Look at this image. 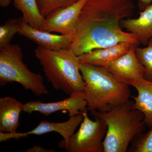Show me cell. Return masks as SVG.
<instances>
[{"label": "cell", "mask_w": 152, "mask_h": 152, "mask_svg": "<svg viewBox=\"0 0 152 152\" xmlns=\"http://www.w3.org/2000/svg\"><path fill=\"white\" fill-rule=\"evenodd\" d=\"M87 1L79 0L72 5L52 12L46 17L39 29L69 36L74 40L78 26L79 15Z\"/></svg>", "instance_id": "cell-7"}, {"label": "cell", "mask_w": 152, "mask_h": 152, "mask_svg": "<svg viewBox=\"0 0 152 152\" xmlns=\"http://www.w3.org/2000/svg\"><path fill=\"white\" fill-rule=\"evenodd\" d=\"M23 60L22 49L18 45L10 43L0 49V86L15 82L37 96L48 94L42 76L30 71Z\"/></svg>", "instance_id": "cell-5"}, {"label": "cell", "mask_w": 152, "mask_h": 152, "mask_svg": "<svg viewBox=\"0 0 152 152\" xmlns=\"http://www.w3.org/2000/svg\"><path fill=\"white\" fill-rule=\"evenodd\" d=\"M130 86L137 90L138 95L131 96L134 100L133 108L140 111L144 115L146 126L152 127V81L145 78L132 82Z\"/></svg>", "instance_id": "cell-15"}, {"label": "cell", "mask_w": 152, "mask_h": 152, "mask_svg": "<svg viewBox=\"0 0 152 152\" xmlns=\"http://www.w3.org/2000/svg\"><path fill=\"white\" fill-rule=\"evenodd\" d=\"M132 45L134 44L124 42L113 46L95 49L78 56L79 61L80 64H90L102 66L124 54L129 50Z\"/></svg>", "instance_id": "cell-13"}, {"label": "cell", "mask_w": 152, "mask_h": 152, "mask_svg": "<svg viewBox=\"0 0 152 152\" xmlns=\"http://www.w3.org/2000/svg\"><path fill=\"white\" fill-rule=\"evenodd\" d=\"M18 19H10L0 26V49L10 44L15 36L18 34Z\"/></svg>", "instance_id": "cell-19"}, {"label": "cell", "mask_w": 152, "mask_h": 152, "mask_svg": "<svg viewBox=\"0 0 152 152\" xmlns=\"http://www.w3.org/2000/svg\"><path fill=\"white\" fill-rule=\"evenodd\" d=\"M127 152H152V127L147 132L137 135L131 142Z\"/></svg>", "instance_id": "cell-18"}, {"label": "cell", "mask_w": 152, "mask_h": 152, "mask_svg": "<svg viewBox=\"0 0 152 152\" xmlns=\"http://www.w3.org/2000/svg\"><path fill=\"white\" fill-rule=\"evenodd\" d=\"M152 3V0H140L139 9L141 11H143L148 6Z\"/></svg>", "instance_id": "cell-22"}, {"label": "cell", "mask_w": 152, "mask_h": 152, "mask_svg": "<svg viewBox=\"0 0 152 152\" xmlns=\"http://www.w3.org/2000/svg\"><path fill=\"white\" fill-rule=\"evenodd\" d=\"M66 111L69 118L88 111L87 103L83 92H76L63 100L44 103L32 101L24 104L23 111L28 114L39 112L45 116L59 111Z\"/></svg>", "instance_id": "cell-9"}, {"label": "cell", "mask_w": 152, "mask_h": 152, "mask_svg": "<svg viewBox=\"0 0 152 152\" xmlns=\"http://www.w3.org/2000/svg\"><path fill=\"white\" fill-rule=\"evenodd\" d=\"M80 70L85 82L83 94L91 113L108 112L129 101V86L118 81L104 68L80 64Z\"/></svg>", "instance_id": "cell-2"}, {"label": "cell", "mask_w": 152, "mask_h": 152, "mask_svg": "<svg viewBox=\"0 0 152 152\" xmlns=\"http://www.w3.org/2000/svg\"><path fill=\"white\" fill-rule=\"evenodd\" d=\"M12 1V0H0V5L2 7H7Z\"/></svg>", "instance_id": "cell-23"}, {"label": "cell", "mask_w": 152, "mask_h": 152, "mask_svg": "<svg viewBox=\"0 0 152 152\" xmlns=\"http://www.w3.org/2000/svg\"><path fill=\"white\" fill-rule=\"evenodd\" d=\"M56 151L53 149H48L44 148L40 146L35 145L34 146L28 149L26 152H56Z\"/></svg>", "instance_id": "cell-21"}, {"label": "cell", "mask_w": 152, "mask_h": 152, "mask_svg": "<svg viewBox=\"0 0 152 152\" xmlns=\"http://www.w3.org/2000/svg\"><path fill=\"white\" fill-rule=\"evenodd\" d=\"M35 54L55 89L69 95L83 92L85 82L78 56L67 49L55 50L39 46L35 50Z\"/></svg>", "instance_id": "cell-4"}, {"label": "cell", "mask_w": 152, "mask_h": 152, "mask_svg": "<svg viewBox=\"0 0 152 152\" xmlns=\"http://www.w3.org/2000/svg\"><path fill=\"white\" fill-rule=\"evenodd\" d=\"M135 50L138 59L145 70L144 78L152 81V37L149 40L147 47L141 48L135 46Z\"/></svg>", "instance_id": "cell-17"}, {"label": "cell", "mask_w": 152, "mask_h": 152, "mask_svg": "<svg viewBox=\"0 0 152 152\" xmlns=\"http://www.w3.org/2000/svg\"><path fill=\"white\" fill-rule=\"evenodd\" d=\"M121 26L134 35L140 44L147 45L152 37V3L140 13L137 18L123 20Z\"/></svg>", "instance_id": "cell-14"}, {"label": "cell", "mask_w": 152, "mask_h": 152, "mask_svg": "<svg viewBox=\"0 0 152 152\" xmlns=\"http://www.w3.org/2000/svg\"><path fill=\"white\" fill-rule=\"evenodd\" d=\"M83 119V113L78 114L70 117L68 121L61 123H53L47 121H42L37 127L32 130L25 133L18 132L4 133L2 139L4 141H7L11 139L18 140L27 137L31 135H40L51 132L58 133L63 137V140L67 142L75 134L76 129L81 124Z\"/></svg>", "instance_id": "cell-10"}, {"label": "cell", "mask_w": 152, "mask_h": 152, "mask_svg": "<svg viewBox=\"0 0 152 152\" xmlns=\"http://www.w3.org/2000/svg\"><path fill=\"white\" fill-rule=\"evenodd\" d=\"M129 101L108 112L91 113L106 123L107 130L104 141V152H126L133 139L145 130L144 115L133 108Z\"/></svg>", "instance_id": "cell-3"}, {"label": "cell", "mask_w": 152, "mask_h": 152, "mask_svg": "<svg viewBox=\"0 0 152 152\" xmlns=\"http://www.w3.org/2000/svg\"><path fill=\"white\" fill-rule=\"evenodd\" d=\"M15 7L21 12L23 18L30 26L40 29L45 18L41 13L36 0H12Z\"/></svg>", "instance_id": "cell-16"}, {"label": "cell", "mask_w": 152, "mask_h": 152, "mask_svg": "<svg viewBox=\"0 0 152 152\" xmlns=\"http://www.w3.org/2000/svg\"><path fill=\"white\" fill-rule=\"evenodd\" d=\"M135 47L132 45L124 54L101 67L104 68L120 83L129 86L133 82L144 78L145 70L137 58Z\"/></svg>", "instance_id": "cell-8"}, {"label": "cell", "mask_w": 152, "mask_h": 152, "mask_svg": "<svg viewBox=\"0 0 152 152\" xmlns=\"http://www.w3.org/2000/svg\"><path fill=\"white\" fill-rule=\"evenodd\" d=\"M24 104L10 96L0 98V132H17L20 126V114Z\"/></svg>", "instance_id": "cell-12"}, {"label": "cell", "mask_w": 152, "mask_h": 152, "mask_svg": "<svg viewBox=\"0 0 152 152\" xmlns=\"http://www.w3.org/2000/svg\"><path fill=\"white\" fill-rule=\"evenodd\" d=\"M18 20L19 34L33 41L38 46L57 50L68 48L73 41V38L69 36L54 34L33 27L23 18L18 19Z\"/></svg>", "instance_id": "cell-11"}, {"label": "cell", "mask_w": 152, "mask_h": 152, "mask_svg": "<svg viewBox=\"0 0 152 152\" xmlns=\"http://www.w3.org/2000/svg\"><path fill=\"white\" fill-rule=\"evenodd\" d=\"M79 0H38L40 10L45 18L58 9L69 7Z\"/></svg>", "instance_id": "cell-20"}, {"label": "cell", "mask_w": 152, "mask_h": 152, "mask_svg": "<svg viewBox=\"0 0 152 152\" xmlns=\"http://www.w3.org/2000/svg\"><path fill=\"white\" fill-rule=\"evenodd\" d=\"M83 119L78 131L65 142L60 141L58 146L67 152H104V141L107 126L102 120L89 118L87 111L83 113Z\"/></svg>", "instance_id": "cell-6"}, {"label": "cell", "mask_w": 152, "mask_h": 152, "mask_svg": "<svg viewBox=\"0 0 152 152\" xmlns=\"http://www.w3.org/2000/svg\"><path fill=\"white\" fill-rule=\"evenodd\" d=\"M134 8L132 0H87L79 15L75 37L67 49L78 56L124 42L138 45L137 37L121 26Z\"/></svg>", "instance_id": "cell-1"}]
</instances>
